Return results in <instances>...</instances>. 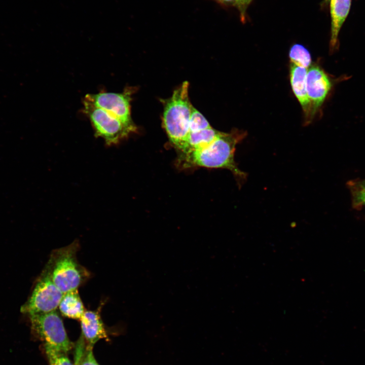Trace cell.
<instances>
[{"label":"cell","mask_w":365,"mask_h":365,"mask_svg":"<svg viewBox=\"0 0 365 365\" xmlns=\"http://www.w3.org/2000/svg\"><path fill=\"white\" fill-rule=\"evenodd\" d=\"M308 68L290 63V82L293 91L300 102L304 112L306 123L309 124L313 118L311 105L306 89V76Z\"/></svg>","instance_id":"9"},{"label":"cell","mask_w":365,"mask_h":365,"mask_svg":"<svg viewBox=\"0 0 365 365\" xmlns=\"http://www.w3.org/2000/svg\"><path fill=\"white\" fill-rule=\"evenodd\" d=\"M74 365H78V363H77V362H76L75 361V364H74Z\"/></svg>","instance_id":"21"},{"label":"cell","mask_w":365,"mask_h":365,"mask_svg":"<svg viewBox=\"0 0 365 365\" xmlns=\"http://www.w3.org/2000/svg\"><path fill=\"white\" fill-rule=\"evenodd\" d=\"M82 335L92 346L99 340L107 339L106 331L98 311L86 310L80 319Z\"/></svg>","instance_id":"10"},{"label":"cell","mask_w":365,"mask_h":365,"mask_svg":"<svg viewBox=\"0 0 365 365\" xmlns=\"http://www.w3.org/2000/svg\"><path fill=\"white\" fill-rule=\"evenodd\" d=\"M225 7H236L237 0H212Z\"/></svg>","instance_id":"20"},{"label":"cell","mask_w":365,"mask_h":365,"mask_svg":"<svg viewBox=\"0 0 365 365\" xmlns=\"http://www.w3.org/2000/svg\"><path fill=\"white\" fill-rule=\"evenodd\" d=\"M93 346L85 345V339L81 335L76 344L75 361L78 365H99L92 351Z\"/></svg>","instance_id":"15"},{"label":"cell","mask_w":365,"mask_h":365,"mask_svg":"<svg viewBox=\"0 0 365 365\" xmlns=\"http://www.w3.org/2000/svg\"><path fill=\"white\" fill-rule=\"evenodd\" d=\"M189 83L184 82L165 101L164 128L171 142L180 151L190 133L189 123L193 106L189 97Z\"/></svg>","instance_id":"3"},{"label":"cell","mask_w":365,"mask_h":365,"mask_svg":"<svg viewBox=\"0 0 365 365\" xmlns=\"http://www.w3.org/2000/svg\"><path fill=\"white\" fill-rule=\"evenodd\" d=\"M77 240L54 250L44 269L63 293L77 289L88 278L89 273L78 262Z\"/></svg>","instance_id":"2"},{"label":"cell","mask_w":365,"mask_h":365,"mask_svg":"<svg viewBox=\"0 0 365 365\" xmlns=\"http://www.w3.org/2000/svg\"><path fill=\"white\" fill-rule=\"evenodd\" d=\"M351 6V0H330L331 18L330 49L333 52L338 46V35Z\"/></svg>","instance_id":"11"},{"label":"cell","mask_w":365,"mask_h":365,"mask_svg":"<svg viewBox=\"0 0 365 365\" xmlns=\"http://www.w3.org/2000/svg\"><path fill=\"white\" fill-rule=\"evenodd\" d=\"M31 328L43 341L53 348L67 353L72 344L67 335L61 318L56 310L28 316Z\"/></svg>","instance_id":"5"},{"label":"cell","mask_w":365,"mask_h":365,"mask_svg":"<svg viewBox=\"0 0 365 365\" xmlns=\"http://www.w3.org/2000/svg\"><path fill=\"white\" fill-rule=\"evenodd\" d=\"M83 104L84 113L91 123L95 137L102 138L106 145H117L136 131V128L125 124L85 98Z\"/></svg>","instance_id":"4"},{"label":"cell","mask_w":365,"mask_h":365,"mask_svg":"<svg viewBox=\"0 0 365 365\" xmlns=\"http://www.w3.org/2000/svg\"><path fill=\"white\" fill-rule=\"evenodd\" d=\"M246 135V132L236 129L229 133L220 132L207 146L180 153L179 161L186 168L199 166L227 169L232 172L239 186H241L246 180L247 174L238 167L234 155L236 145Z\"/></svg>","instance_id":"1"},{"label":"cell","mask_w":365,"mask_h":365,"mask_svg":"<svg viewBox=\"0 0 365 365\" xmlns=\"http://www.w3.org/2000/svg\"><path fill=\"white\" fill-rule=\"evenodd\" d=\"M131 89H126L122 93L101 92L97 94H88L85 99L125 124L136 128L131 116Z\"/></svg>","instance_id":"7"},{"label":"cell","mask_w":365,"mask_h":365,"mask_svg":"<svg viewBox=\"0 0 365 365\" xmlns=\"http://www.w3.org/2000/svg\"><path fill=\"white\" fill-rule=\"evenodd\" d=\"M253 0H237L236 8L238 9L241 21L244 23L247 20V9Z\"/></svg>","instance_id":"19"},{"label":"cell","mask_w":365,"mask_h":365,"mask_svg":"<svg viewBox=\"0 0 365 365\" xmlns=\"http://www.w3.org/2000/svg\"><path fill=\"white\" fill-rule=\"evenodd\" d=\"M45 350L50 365H74L66 353L57 350L47 344H45Z\"/></svg>","instance_id":"17"},{"label":"cell","mask_w":365,"mask_h":365,"mask_svg":"<svg viewBox=\"0 0 365 365\" xmlns=\"http://www.w3.org/2000/svg\"><path fill=\"white\" fill-rule=\"evenodd\" d=\"M347 186L351 193L352 207L360 210L365 206V179L350 180Z\"/></svg>","instance_id":"14"},{"label":"cell","mask_w":365,"mask_h":365,"mask_svg":"<svg viewBox=\"0 0 365 365\" xmlns=\"http://www.w3.org/2000/svg\"><path fill=\"white\" fill-rule=\"evenodd\" d=\"M210 127H211V126L205 118L193 106L189 123L190 133L200 131Z\"/></svg>","instance_id":"18"},{"label":"cell","mask_w":365,"mask_h":365,"mask_svg":"<svg viewBox=\"0 0 365 365\" xmlns=\"http://www.w3.org/2000/svg\"><path fill=\"white\" fill-rule=\"evenodd\" d=\"M63 295L44 269L21 311L29 316L56 310Z\"/></svg>","instance_id":"6"},{"label":"cell","mask_w":365,"mask_h":365,"mask_svg":"<svg viewBox=\"0 0 365 365\" xmlns=\"http://www.w3.org/2000/svg\"><path fill=\"white\" fill-rule=\"evenodd\" d=\"M290 63L298 66L308 68L311 65L312 60L309 51L303 45L295 44L289 52Z\"/></svg>","instance_id":"16"},{"label":"cell","mask_w":365,"mask_h":365,"mask_svg":"<svg viewBox=\"0 0 365 365\" xmlns=\"http://www.w3.org/2000/svg\"><path fill=\"white\" fill-rule=\"evenodd\" d=\"M333 81L319 66L311 64L306 76V89L313 117L322 105L333 86Z\"/></svg>","instance_id":"8"},{"label":"cell","mask_w":365,"mask_h":365,"mask_svg":"<svg viewBox=\"0 0 365 365\" xmlns=\"http://www.w3.org/2000/svg\"><path fill=\"white\" fill-rule=\"evenodd\" d=\"M58 308L63 316L76 319H80L86 311L78 289L63 294Z\"/></svg>","instance_id":"12"},{"label":"cell","mask_w":365,"mask_h":365,"mask_svg":"<svg viewBox=\"0 0 365 365\" xmlns=\"http://www.w3.org/2000/svg\"><path fill=\"white\" fill-rule=\"evenodd\" d=\"M220 133V131L211 127L200 131L190 132L186 143L179 152L185 153L203 148L212 142Z\"/></svg>","instance_id":"13"}]
</instances>
